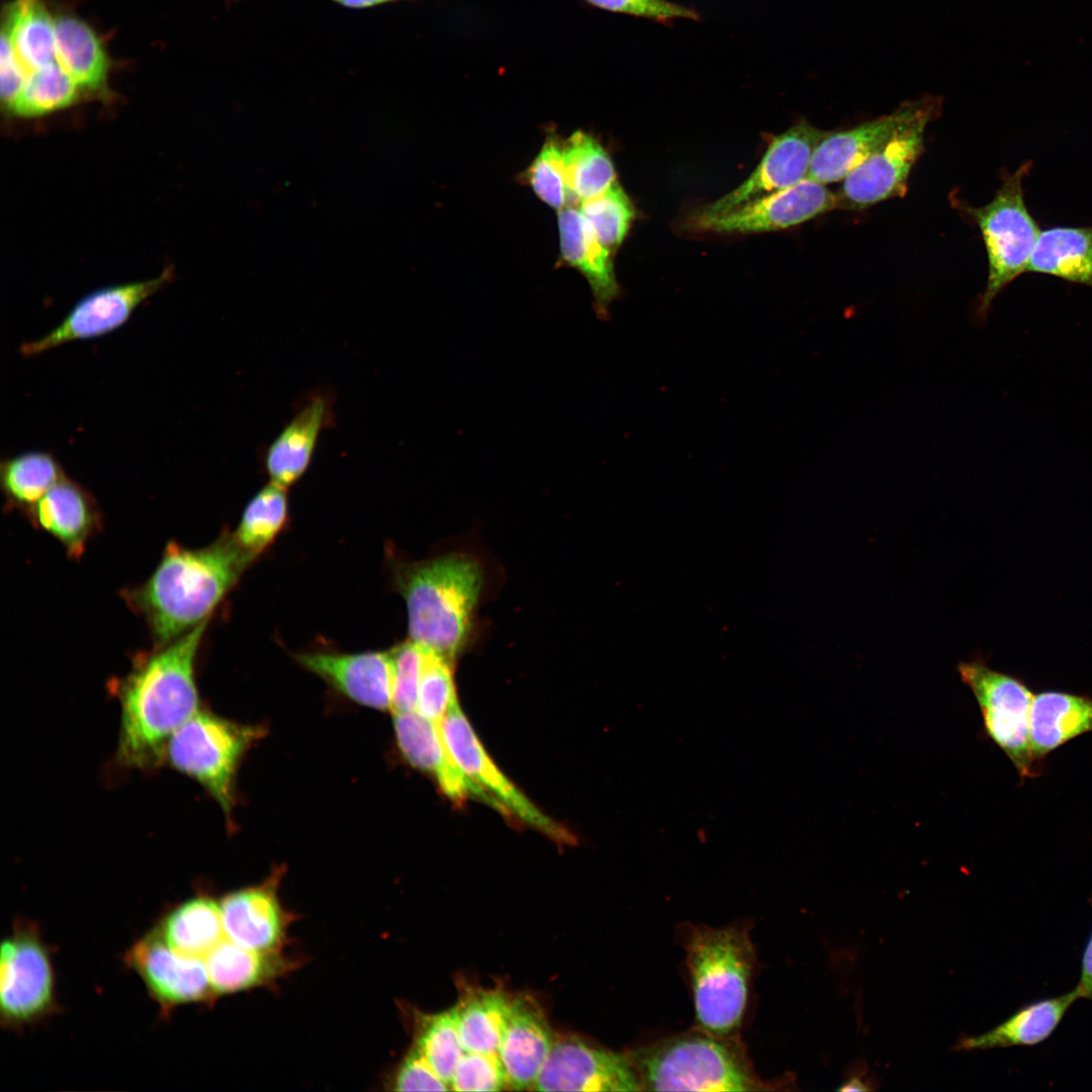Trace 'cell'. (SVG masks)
Listing matches in <instances>:
<instances>
[{
  "instance_id": "6da1fadb",
  "label": "cell",
  "mask_w": 1092,
  "mask_h": 1092,
  "mask_svg": "<svg viewBox=\"0 0 1092 1092\" xmlns=\"http://www.w3.org/2000/svg\"><path fill=\"white\" fill-rule=\"evenodd\" d=\"M208 622L136 654L129 672L114 680L121 712V763L147 767L164 760L170 736L200 710L195 661Z\"/></svg>"
},
{
  "instance_id": "7a4b0ae2",
  "label": "cell",
  "mask_w": 1092,
  "mask_h": 1092,
  "mask_svg": "<svg viewBox=\"0 0 1092 1092\" xmlns=\"http://www.w3.org/2000/svg\"><path fill=\"white\" fill-rule=\"evenodd\" d=\"M256 557L230 533L197 549L171 541L147 580L121 596L144 619L155 645H164L210 619Z\"/></svg>"
},
{
  "instance_id": "3957f363",
  "label": "cell",
  "mask_w": 1092,
  "mask_h": 1092,
  "mask_svg": "<svg viewBox=\"0 0 1092 1092\" xmlns=\"http://www.w3.org/2000/svg\"><path fill=\"white\" fill-rule=\"evenodd\" d=\"M395 583L406 604L411 640L454 662L468 640L482 588L479 562L449 554L404 563L396 567Z\"/></svg>"
},
{
  "instance_id": "277c9868",
  "label": "cell",
  "mask_w": 1092,
  "mask_h": 1092,
  "mask_svg": "<svg viewBox=\"0 0 1092 1092\" xmlns=\"http://www.w3.org/2000/svg\"><path fill=\"white\" fill-rule=\"evenodd\" d=\"M642 1090H767L753 1072L743 1044L734 1036L694 1031L628 1052Z\"/></svg>"
},
{
  "instance_id": "5b68a950",
  "label": "cell",
  "mask_w": 1092,
  "mask_h": 1092,
  "mask_svg": "<svg viewBox=\"0 0 1092 1092\" xmlns=\"http://www.w3.org/2000/svg\"><path fill=\"white\" fill-rule=\"evenodd\" d=\"M697 1028L734 1036L746 1007L754 948L738 926L691 928L686 939Z\"/></svg>"
},
{
  "instance_id": "8992f818",
  "label": "cell",
  "mask_w": 1092,
  "mask_h": 1092,
  "mask_svg": "<svg viewBox=\"0 0 1092 1092\" xmlns=\"http://www.w3.org/2000/svg\"><path fill=\"white\" fill-rule=\"evenodd\" d=\"M1030 161L1004 172L993 199L968 209L981 232L988 257V278L975 306L978 323L986 320L992 302L1014 279L1025 273L1040 230L1024 199L1023 180Z\"/></svg>"
},
{
  "instance_id": "52a82bcc",
  "label": "cell",
  "mask_w": 1092,
  "mask_h": 1092,
  "mask_svg": "<svg viewBox=\"0 0 1092 1092\" xmlns=\"http://www.w3.org/2000/svg\"><path fill=\"white\" fill-rule=\"evenodd\" d=\"M258 736L257 727L198 710L170 736L164 760L198 782L230 813L239 764Z\"/></svg>"
},
{
  "instance_id": "ba28073f",
  "label": "cell",
  "mask_w": 1092,
  "mask_h": 1092,
  "mask_svg": "<svg viewBox=\"0 0 1092 1092\" xmlns=\"http://www.w3.org/2000/svg\"><path fill=\"white\" fill-rule=\"evenodd\" d=\"M957 670L978 703L987 736L1021 779L1035 777L1038 766L1030 744L1032 692L1021 679L991 668L981 657L959 662Z\"/></svg>"
},
{
  "instance_id": "9c48e42d",
  "label": "cell",
  "mask_w": 1092,
  "mask_h": 1092,
  "mask_svg": "<svg viewBox=\"0 0 1092 1092\" xmlns=\"http://www.w3.org/2000/svg\"><path fill=\"white\" fill-rule=\"evenodd\" d=\"M940 107L935 97L914 100L910 113L886 144L842 180L835 192L837 209L861 210L904 196L911 169L923 149L925 128Z\"/></svg>"
},
{
  "instance_id": "30bf717a",
  "label": "cell",
  "mask_w": 1092,
  "mask_h": 1092,
  "mask_svg": "<svg viewBox=\"0 0 1092 1092\" xmlns=\"http://www.w3.org/2000/svg\"><path fill=\"white\" fill-rule=\"evenodd\" d=\"M837 209V197L825 184L806 178L718 214L693 211L685 229L695 233L750 234L788 229Z\"/></svg>"
},
{
  "instance_id": "8fae6325",
  "label": "cell",
  "mask_w": 1092,
  "mask_h": 1092,
  "mask_svg": "<svg viewBox=\"0 0 1092 1092\" xmlns=\"http://www.w3.org/2000/svg\"><path fill=\"white\" fill-rule=\"evenodd\" d=\"M54 997V977L46 945L35 929L17 926L3 940L0 959L2 1022L22 1025L47 1014Z\"/></svg>"
},
{
  "instance_id": "7c38bea8",
  "label": "cell",
  "mask_w": 1092,
  "mask_h": 1092,
  "mask_svg": "<svg viewBox=\"0 0 1092 1092\" xmlns=\"http://www.w3.org/2000/svg\"><path fill=\"white\" fill-rule=\"evenodd\" d=\"M173 278L170 268L143 281L104 287L82 297L64 320L42 337L24 342L20 353L33 357L70 342L94 339L124 325L133 311Z\"/></svg>"
},
{
  "instance_id": "4fadbf2b",
  "label": "cell",
  "mask_w": 1092,
  "mask_h": 1092,
  "mask_svg": "<svg viewBox=\"0 0 1092 1092\" xmlns=\"http://www.w3.org/2000/svg\"><path fill=\"white\" fill-rule=\"evenodd\" d=\"M447 749L461 770L513 814L558 843H572L573 835L541 812L493 763L459 704L439 723Z\"/></svg>"
},
{
  "instance_id": "5bb4252c",
  "label": "cell",
  "mask_w": 1092,
  "mask_h": 1092,
  "mask_svg": "<svg viewBox=\"0 0 1092 1092\" xmlns=\"http://www.w3.org/2000/svg\"><path fill=\"white\" fill-rule=\"evenodd\" d=\"M536 1091H639V1078L627 1055L576 1038L554 1041L533 1086Z\"/></svg>"
},
{
  "instance_id": "9a60e30c",
  "label": "cell",
  "mask_w": 1092,
  "mask_h": 1092,
  "mask_svg": "<svg viewBox=\"0 0 1092 1092\" xmlns=\"http://www.w3.org/2000/svg\"><path fill=\"white\" fill-rule=\"evenodd\" d=\"M827 132L806 119L799 120L771 140L760 163L742 184L695 211L706 215L722 213L801 182L807 178L815 148Z\"/></svg>"
},
{
  "instance_id": "2e32d148",
  "label": "cell",
  "mask_w": 1092,
  "mask_h": 1092,
  "mask_svg": "<svg viewBox=\"0 0 1092 1092\" xmlns=\"http://www.w3.org/2000/svg\"><path fill=\"white\" fill-rule=\"evenodd\" d=\"M337 393L331 386H317L302 394L291 419L263 452V464L271 482L288 488L308 469L318 439L336 421Z\"/></svg>"
},
{
  "instance_id": "e0dca14e",
  "label": "cell",
  "mask_w": 1092,
  "mask_h": 1092,
  "mask_svg": "<svg viewBox=\"0 0 1092 1092\" xmlns=\"http://www.w3.org/2000/svg\"><path fill=\"white\" fill-rule=\"evenodd\" d=\"M126 963L164 1009L209 1001L215 995L205 961L174 949L159 929L147 933L129 948Z\"/></svg>"
},
{
  "instance_id": "ac0fdd59",
  "label": "cell",
  "mask_w": 1092,
  "mask_h": 1092,
  "mask_svg": "<svg viewBox=\"0 0 1092 1092\" xmlns=\"http://www.w3.org/2000/svg\"><path fill=\"white\" fill-rule=\"evenodd\" d=\"M393 722L398 747L406 760L432 776L449 799L462 803L476 798L509 815L498 801L457 765L447 749L438 723L417 711L394 713Z\"/></svg>"
},
{
  "instance_id": "d6986e66",
  "label": "cell",
  "mask_w": 1092,
  "mask_h": 1092,
  "mask_svg": "<svg viewBox=\"0 0 1092 1092\" xmlns=\"http://www.w3.org/2000/svg\"><path fill=\"white\" fill-rule=\"evenodd\" d=\"M281 872L263 883L228 894L220 901L224 936L249 949L278 950L282 946L291 914L280 903Z\"/></svg>"
},
{
  "instance_id": "ffe728a7",
  "label": "cell",
  "mask_w": 1092,
  "mask_h": 1092,
  "mask_svg": "<svg viewBox=\"0 0 1092 1092\" xmlns=\"http://www.w3.org/2000/svg\"><path fill=\"white\" fill-rule=\"evenodd\" d=\"M295 658L301 666L352 701L377 710L391 709L390 651L300 653Z\"/></svg>"
},
{
  "instance_id": "44dd1931",
  "label": "cell",
  "mask_w": 1092,
  "mask_h": 1092,
  "mask_svg": "<svg viewBox=\"0 0 1092 1092\" xmlns=\"http://www.w3.org/2000/svg\"><path fill=\"white\" fill-rule=\"evenodd\" d=\"M32 526L52 535L68 556L79 559L102 526L95 497L68 476L56 483L25 515Z\"/></svg>"
},
{
  "instance_id": "7402d4cb",
  "label": "cell",
  "mask_w": 1092,
  "mask_h": 1092,
  "mask_svg": "<svg viewBox=\"0 0 1092 1092\" xmlns=\"http://www.w3.org/2000/svg\"><path fill=\"white\" fill-rule=\"evenodd\" d=\"M913 107L901 104L894 112L840 131L828 130L814 150L807 178L822 184L842 181L895 132Z\"/></svg>"
},
{
  "instance_id": "603a6c76",
  "label": "cell",
  "mask_w": 1092,
  "mask_h": 1092,
  "mask_svg": "<svg viewBox=\"0 0 1092 1092\" xmlns=\"http://www.w3.org/2000/svg\"><path fill=\"white\" fill-rule=\"evenodd\" d=\"M558 230L561 261L586 279L597 315L607 318L610 304L621 293L614 254L599 241L577 206L569 205L558 211Z\"/></svg>"
},
{
  "instance_id": "cb8c5ba5",
  "label": "cell",
  "mask_w": 1092,
  "mask_h": 1092,
  "mask_svg": "<svg viewBox=\"0 0 1092 1092\" xmlns=\"http://www.w3.org/2000/svg\"><path fill=\"white\" fill-rule=\"evenodd\" d=\"M553 1043L550 1027L536 1004L525 997L513 1000L497 1052L509 1087L532 1089Z\"/></svg>"
},
{
  "instance_id": "d4e9b609",
  "label": "cell",
  "mask_w": 1092,
  "mask_h": 1092,
  "mask_svg": "<svg viewBox=\"0 0 1092 1092\" xmlns=\"http://www.w3.org/2000/svg\"><path fill=\"white\" fill-rule=\"evenodd\" d=\"M1092 732V699L1064 692L1034 695L1030 715L1031 753L1036 763L1071 739Z\"/></svg>"
},
{
  "instance_id": "484cf974",
  "label": "cell",
  "mask_w": 1092,
  "mask_h": 1092,
  "mask_svg": "<svg viewBox=\"0 0 1092 1092\" xmlns=\"http://www.w3.org/2000/svg\"><path fill=\"white\" fill-rule=\"evenodd\" d=\"M1080 998L1077 988L1057 997L1024 1005L989 1031L962 1039L958 1049L1031 1046L1048 1039L1072 1004Z\"/></svg>"
},
{
  "instance_id": "4316f807",
  "label": "cell",
  "mask_w": 1092,
  "mask_h": 1092,
  "mask_svg": "<svg viewBox=\"0 0 1092 1092\" xmlns=\"http://www.w3.org/2000/svg\"><path fill=\"white\" fill-rule=\"evenodd\" d=\"M56 61L81 91L106 95L109 60L95 31L73 14L54 18Z\"/></svg>"
},
{
  "instance_id": "83f0119b",
  "label": "cell",
  "mask_w": 1092,
  "mask_h": 1092,
  "mask_svg": "<svg viewBox=\"0 0 1092 1092\" xmlns=\"http://www.w3.org/2000/svg\"><path fill=\"white\" fill-rule=\"evenodd\" d=\"M204 961L215 995L268 984L293 964L278 950L249 949L228 938L218 942Z\"/></svg>"
},
{
  "instance_id": "f1b7e54d",
  "label": "cell",
  "mask_w": 1092,
  "mask_h": 1092,
  "mask_svg": "<svg viewBox=\"0 0 1092 1092\" xmlns=\"http://www.w3.org/2000/svg\"><path fill=\"white\" fill-rule=\"evenodd\" d=\"M1026 272L1092 287V225L1040 231Z\"/></svg>"
},
{
  "instance_id": "f546056e",
  "label": "cell",
  "mask_w": 1092,
  "mask_h": 1092,
  "mask_svg": "<svg viewBox=\"0 0 1092 1092\" xmlns=\"http://www.w3.org/2000/svg\"><path fill=\"white\" fill-rule=\"evenodd\" d=\"M159 930L177 951L205 957L224 936L220 904L210 897L191 898L167 914Z\"/></svg>"
},
{
  "instance_id": "4dcf8cb0",
  "label": "cell",
  "mask_w": 1092,
  "mask_h": 1092,
  "mask_svg": "<svg viewBox=\"0 0 1092 1092\" xmlns=\"http://www.w3.org/2000/svg\"><path fill=\"white\" fill-rule=\"evenodd\" d=\"M26 71L56 61L55 26L42 0H15L5 8L2 22Z\"/></svg>"
},
{
  "instance_id": "1f68e13d",
  "label": "cell",
  "mask_w": 1092,
  "mask_h": 1092,
  "mask_svg": "<svg viewBox=\"0 0 1092 1092\" xmlns=\"http://www.w3.org/2000/svg\"><path fill=\"white\" fill-rule=\"evenodd\" d=\"M66 474L49 452L29 451L2 460L0 487L6 509L24 515Z\"/></svg>"
},
{
  "instance_id": "d6a6232c",
  "label": "cell",
  "mask_w": 1092,
  "mask_h": 1092,
  "mask_svg": "<svg viewBox=\"0 0 1092 1092\" xmlns=\"http://www.w3.org/2000/svg\"><path fill=\"white\" fill-rule=\"evenodd\" d=\"M513 1000L502 991L474 990L455 1006L465 1052L497 1053Z\"/></svg>"
},
{
  "instance_id": "836d02e7",
  "label": "cell",
  "mask_w": 1092,
  "mask_h": 1092,
  "mask_svg": "<svg viewBox=\"0 0 1092 1092\" xmlns=\"http://www.w3.org/2000/svg\"><path fill=\"white\" fill-rule=\"evenodd\" d=\"M563 160L572 206L602 193L617 181L609 153L585 131L577 130L564 141Z\"/></svg>"
},
{
  "instance_id": "e575fe53",
  "label": "cell",
  "mask_w": 1092,
  "mask_h": 1092,
  "mask_svg": "<svg viewBox=\"0 0 1092 1092\" xmlns=\"http://www.w3.org/2000/svg\"><path fill=\"white\" fill-rule=\"evenodd\" d=\"M287 515V488L270 481L247 504L234 537L244 549L258 556L281 532Z\"/></svg>"
},
{
  "instance_id": "d590c367",
  "label": "cell",
  "mask_w": 1092,
  "mask_h": 1092,
  "mask_svg": "<svg viewBox=\"0 0 1092 1092\" xmlns=\"http://www.w3.org/2000/svg\"><path fill=\"white\" fill-rule=\"evenodd\" d=\"M80 89L57 61L30 71L10 107L20 116H39L72 105Z\"/></svg>"
},
{
  "instance_id": "8d00e7d4",
  "label": "cell",
  "mask_w": 1092,
  "mask_h": 1092,
  "mask_svg": "<svg viewBox=\"0 0 1092 1092\" xmlns=\"http://www.w3.org/2000/svg\"><path fill=\"white\" fill-rule=\"evenodd\" d=\"M415 1046L450 1086L457 1064L465 1053L455 1006L441 1013L421 1016Z\"/></svg>"
},
{
  "instance_id": "74e56055",
  "label": "cell",
  "mask_w": 1092,
  "mask_h": 1092,
  "mask_svg": "<svg viewBox=\"0 0 1092 1092\" xmlns=\"http://www.w3.org/2000/svg\"><path fill=\"white\" fill-rule=\"evenodd\" d=\"M577 207L599 241L614 254L623 243L635 215L633 203L618 181L602 193L582 200Z\"/></svg>"
},
{
  "instance_id": "f35d334b",
  "label": "cell",
  "mask_w": 1092,
  "mask_h": 1092,
  "mask_svg": "<svg viewBox=\"0 0 1092 1092\" xmlns=\"http://www.w3.org/2000/svg\"><path fill=\"white\" fill-rule=\"evenodd\" d=\"M564 141L548 135L524 173L525 182L548 206L559 211L571 205L564 172Z\"/></svg>"
},
{
  "instance_id": "ab89813d",
  "label": "cell",
  "mask_w": 1092,
  "mask_h": 1092,
  "mask_svg": "<svg viewBox=\"0 0 1092 1092\" xmlns=\"http://www.w3.org/2000/svg\"><path fill=\"white\" fill-rule=\"evenodd\" d=\"M421 646L423 665L417 712L439 724L450 708L458 704L453 680L454 662L428 647Z\"/></svg>"
},
{
  "instance_id": "60d3db41",
  "label": "cell",
  "mask_w": 1092,
  "mask_h": 1092,
  "mask_svg": "<svg viewBox=\"0 0 1092 1092\" xmlns=\"http://www.w3.org/2000/svg\"><path fill=\"white\" fill-rule=\"evenodd\" d=\"M392 662L391 710L393 713L417 711L423 648L413 640L389 650Z\"/></svg>"
},
{
  "instance_id": "b9f144b4",
  "label": "cell",
  "mask_w": 1092,
  "mask_h": 1092,
  "mask_svg": "<svg viewBox=\"0 0 1092 1092\" xmlns=\"http://www.w3.org/2000/svg\"><path fill=\"white\" fill-rule=\"evenodd\" d=\"M508 1077L498 1053L465 1052L453 1074L454 1091H500Z\"/></svg>"
},
{
  "instance_id": "7bdbcfd3",
  "label": "cell",
  "mask_w": 1092,
  "mask_h": 1092,
  "mask_svg": "<svg viewBox=\"0 0 1092 1092\" xmlns=\"http://www.w3.org/2000/svg\"><path fill=\"white\" fill-rule=\"evenodd\" d=\"M589 6L613 13L669 24L675 19H699L697 10L668 0H583Z\"/></svg>"
},
{
  "instance_id": "ee69618b",
  "label": "cell",
  "mask_w": 1092,
  "mask_h": 1092,
  "mask_svg": "<svg viewBox=\"0 0 1092 1092\" xmlns=\"http://www.w3.org/2000/svg\"><path fill=\"white\" fill-rule=\"evenodd\" d=\"M396 1091H447L450 1086L438 1075L422 1052L414 1045L393 1078Z\"/></svg>"
},
{
  "instance_id": "f6af8a7d",
  "label": "cell",
  "mask_w": 1092,
  "mask_h": 1092,
  "mask_svg": "<svg viewBox=\"0 0 1092 1092\" xmlns=\"http://www.w3.org/2000/svg\"><path fill=\"white\" fill-rule=\"evenodd\" d=\"M0 47V93L3 103L10 109L28 72L19 61L8 33L2 28Z\"/></svg>"
},
{
  "instance_id": "bcb514c9",
  "label": "cell",
  "mask_w": 1092,
  "mask_h": 1092,
  "mask_svg": "<svg viewBox=\"0 0 1092 1092\" xmlns=\"http://www.w3.org/2000/svg\"><path fill=\"white\" fill-rule=\"evenodd\" d=\"M1076 988L1080 998H1086L1092 1001V933L1083 952L1081 976Z\"/></svg>"
},
{
  "instance_id": "7dc6e473",
  "label": "cell",
  "mask_w": 1092,
  "mask_h": 1092,
  "mask_svg": "<svg viewBox=\"0 0 1092 1092\" xmlns=\"http://www.w3.org/2000/svg\"><path fill=\"white\" fill-rule=\"evenodd\" d=\"M343 7L350 9H366L376 7L384 4H390L401 1H419V0H331Z\"/></svg>"
},
{
  "instance_id": "c3c4849f",
  "label": "cell",
  "mask_w": 1092,
  "mask_h": 1092,
  "mask_svg": "<svg viewBox=\"0 0 1092 1092\" xmlns=\"http://www.w3.org/2000/svg\"><path fill=\"white\" fill-rule=\"evenodd\" d=\"M840 1091H866L870 1090L861 1077L853 1076L845 1081L839 1088Z\"/></svg>"
},
{
  "instance_id": "681fc988",
  "label": "cell",
  "mask_w": 1092,
  "mask_h": 1092,
  "mask_svg": "<svg viewBox=\"0 0 1092 1092\" xmlns=\"http://www.w3.org/2000/svg\"><path fill=\"white\" fill-rule=\"evenodd\" d=\"M229 1H233V0H229Z\"/></svg>"
}]
</instances>
